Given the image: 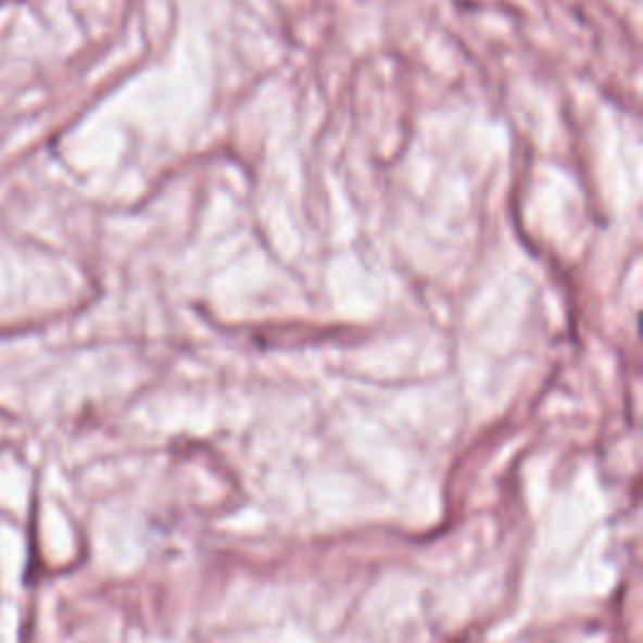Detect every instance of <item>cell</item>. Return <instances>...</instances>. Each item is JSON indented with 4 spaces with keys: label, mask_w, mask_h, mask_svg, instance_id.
Here are the masks:
<instances>
[]
</instances>
